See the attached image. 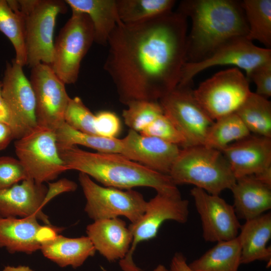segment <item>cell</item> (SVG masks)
<instances>
[{
  "label": "cell",
  "mask_w": 271,
  "mask_h": 271,
  "mask_svg": "<svg viewBox=\"0 0 271 271\" xmlns=\"http://www.w3.org/2000/svg\"><path fill=\"white\" fill-rule=\"evenodd\" d=\"M172 11L111 34L103 66L119 101H159L179 84L186 61L187 21Z\"/></svg>",
  "instance_id": "6da1fadb"
},
{
  "label": "cell",
  "mask_w": 271,
  "mask_h": 271,
  "mask_svg": "<svg viewBox=\"0 0 271 271\" xmlns=\"http://www.w3.org/2000/svg\"><path fill=\"white\" fill-rule=\"evenodd\" d=\"M177 12L191 20L186 62L201 61L228 41L248 33L240 1L186 0L180 3Z\"/></svg>",
  "instance_id": "7a4b0ae2"
},
{
  "label": "cell",
  "mask_w": 271,
  "mask_h": 271,
  "mask_svg": "<svg viewBox=\"0 0 271 271\" xmlns=\"http://www.w3.org/2000/svg\"><path fill=\"white\" fill-rule=\"evenodd\" d=\"M58 149L67 171L84 173L105 187L122 190L147 187L157 193H180L169 175L151 170L121 155L90 152L75 145Z\"/></svg>",
  "instance_id": "3957f363"
},
{
  "label": "cell",
  "mask_w": 271,
  "mask_h": 271,
  "mask_svg": "<svg viewBox=\"0 0 271 271\" xmlns=\"http://www.w3.org/2000/svg\"><path fill=\"white\" fill-rule=\"evenodd\" d=\"M169 175L176 185H193L215 195L230 189L236 182L223 154L205 146L181 149Z\"/></svg>",
  "instance_id": "277c9868"
},
{
  "label": "cell",
  "mask_w": 271,
  "mask_h": 271,
  "mask_svg": "<svg viewBox=\"0 0 271 271\" xmlns=\"http://www.w3.org/2000/svg\"><path fill=\"white\" fill-rule=\"evenodd\" d=\"M24 20L27 65L31 68L40 64L51 65L53 34L57 16L67 10L65 1H15Z\"/></svg>",
  "instance_id": "5b68a950"
},
{
  "label": "cell",
  "mask_w": 271,
  "mask_h": 271,
  "mask_svg": "<svg viewBox=\"0 0 271 271\" xmlns=\"http://www.w3.org/2000/svg\"><path fill=\"white\" fill-rule=\"evenodd\" d=\"M93 42L94 30L88 16L72 11L71 16L61 29L54 43L50 65L65 84L76 82L81 62Z\"/></svg>",
  "instance_id": "8992f818"
},
{
  "label": "cell",
  "mask_w": 271,
  "mask_h": 271,
  "mask_svg": "<svg viewBox=\"0 0 271 271\" xmlns=\"http://www.w3.org/2000/svg\"><path fill=\"white\" fill-rule=\"evenodd\" d=\"M188 200L179 194L157 193L147 202L145 211L135 223L128 226L132 234V242L125 256L119 260L123 271H141L133 262V254L138 245L156 237L161 225L166 221L185 223L188 219Z\"/></svg>",
  "instance_id": "52a82bcc"
},
{
  "label": "cell",
  "mask_w": 271,
  "mask_h": 271,
  "mask_svg": "<svg viewBox=\"0 0 271 271\" xmlns=\"http://www.w3.org/2000/svg\"><path fill=\"white\" fill-rule=\"evenodd\" d=\"M78 180L86 199L84 211L93 221L124 216L133 223L145 211L147 201L137 191L102 186L81 172Z\"/></svg>",
  "instance_id": "ba28073f"
},
{
  "label": "cell",
  "mask_w": 271,
  "mask_h": 271,
  "mask_svg": "<svg viewBox=\"0 0 271 271\" xmlns=\"http://www.w3.org/2000/svg\"><path fill=\"white\" fill-rule=\"evenodd\" d=\"M250 93L248 80L236 67L215 74L193 90L197 102L214 121L235 113Z\"/></svg>",
  "instance_id": "9c48e42d"
},
{
  "label": "cell",
  "mask_w": 271,
  "mask_h": 271,
  "mask_svg": "<svg viewBox=\"0 0 271 271\" xmlns=\"http://www.w3.org/2000/svg\"><path fill=\"white\" fill-rule=\"evenodd\" d=\"M14 146L18 159L29 178L37 183L55 179L67 171L59 154L54 130L37 126L16 140Z\"/></svg>",
  "instance_id": "30bf717a"
},
{
  "label": "cell",
  "mask_w": 271,
  "mask_h": 271,
  "mask_svg": "<svg viewBox=\"0 0 271 271\" xmlns=\"http://www.w3.org/2000/svg\"><path fill=\"white\" fill-rule=\"evenodd\" d=\"M159 102L185 138L186 147L204 146L214 120L196 100L191 85H178Z\"/></svg>",
  "instance_id": "8fae6325"
},
{
  "label": "cell",
  "mask_w": 271,
  "mask_h": 271,
  "mask_svg": "<svg viewBox=\"0 0 271 271\" xmlns=\"http://www.w3.org/2000/svg\"><path fill=\"white\" fill-rule=\"evenodd\" d=\"M30 81L35 97L38 126L55 131L64 122L70 99L65 84L50 65L40 63L32 68Z\"/></svg>",
  "instance_id": "7c38bea8"
},
{
  "label": "cell",
  "mask_w": 271,
  "mask_h": 271,
  "mask_svg": "<svg viewBox=\"0 0 271 271\" xmlns=\"http://www.w3.org/2000/svg\"><path fill=\"white\" fill-rule=\"evenodd\" d=\"M271 61V50L258 47L246 37L232 39L209 57L198 62H186L178 85H192L193 78L201 71L218 65H233L245 71L247 76L257 66Z\"/></svg>",
  "instance_id": "4fadbf2b"
},
{
  "label": "cell",
  "mask_w": 271,
  "mask_h": 271,
  "mask_svg": "<svg viewBox=\"0 0 271 271\" xmlns=\"http://www.w3.org/2000/svg\"><path fill=\"white\" fill-rule=\"evenodd\" d=\"M2 83L1 94L10 110L14 138L18 140L38 126L34 92L23 67L15 60L7 63Z\"/></svg>",
  "instance_id": "5bb4252c"
},
{
  "label": "cell",
  "mask_w": 271,
  "mask_h": 271,
  "mask_svg": "<svg viewBox=\"0 0 271 271\" xmlns=\"http://www.w3.org/2000/svg\"><path fill=\"white\" fill-rule=\"evenodd\" d=\"M201 221L205 241L218 242L236 238L241 225L233 206L219 195L194 187L190 191Z\"/></svg>",
  "instance_id": "9a60e30c"
},
{
  "label": "cell",
  "mask_w": 271,
  "mask_h": 271,
  "mask_svg": "<svg viewBox=\"0 0 271 271\" xmlns=\"http://www.w3.org/2000/svg\"><path fill=\"white\" fill-rule=\"evenodd\" d=\"M35 216L24 218L0 216V247L10 253H32L42 243L59 234L62 228L41 225Z\"/></svg>",
  "instance_id": "2e32d148"
},
{
  "label": "cell",
  "mask_w": 271,
  "mask_h": 271,
  "mask_svg": "<svg viewBox=\"0 0 271 271\" xmlns=\"http://www.w3.org/2000/svg\"><path fill=\"white\" fill-rule=\"evenodd\" d=\"M122 156L156 172L169 175L180 149L159 138L146 136L130 129L121 139Z\"/></svg>",
  "instance_id": "e0dca14e"
},
{
  "label": "cell",
  "mask_w": 271,
  "mask_h": 271,
  "mask_svg": "<svg viewBox=\"0 0 271 271\" xmlns=\"http://www.w3.org/2000/svg\"><path fill=\"white\" fill-rule=\"evenodd\" d=\"M48 188L29 178L20 184L0 190V216L24 218L36 216L45 225H51L42 210Z\"/></svg>",
  "instance_id": "ac0fdd59"
},
{
  "label": "cell",
  "mask_w": 271,
  "mask_h": 271,
  "mask_svg": "<svg viewBox=\"0 0 271 271\" xmlns=\"http://www.w3.org/2000/svg\"><path fill=\"white\" fill-rule=\"evenodd\" d=\"M221 152L236 179L258 174L271 167V138L250 134Z\"/></svg>",
  "instance_id": "d6986e66"
},
{
  "label": "cell",
  "mask_w": 271,
  "mask_h": 271,
  "mask_svg": "<svg viewBox=\"0 0 271 271\" xmlns=\"http://www.w3.org/2000/svg\"><path fill=\"white\" fill-rule=\"evenodd\" d=\"M86 231L96 251L109 262L123 259L131 244L130 230L119 218L94 221Z\"/></svg>",
  "instance_id": "ffe728a7"
},
{
  "label": "cell",
  "mask_w": 271,
  "mask_h": 271,
  "mask_svg": "<svg viewBox=\"0 0 271 271\" xmlns=\"http://www.w3.org/2000/svg\"><path fill=\"white\" fill-rule=\"evenodd\" d=\"M230 190L234 200L233 206L238 218L249 220L271 208V187L254 175L236 179Z\"/></svg>",
  "instance_id": "44dd1931"
},
{
  "label": "cell",
  "mask_w": 271,
  "mask_h": 271,
  "mask_svg": "<svg viewBox=\"0 0 271 271\" xmlns=\"http://www.w3.org/2000/svg\"><path fill=\"white\" fill-rule=\"evenodd\" d=\"M240 230L237 237L241 246V264L256 260L270 262L271 248L267 244L271 237V213L246 220Z\"/></svg>",
  "instance_id": "7402d4cb"
},
{
  "label": "cell",
  "mask_w": 271,
  "mask_h": 271,
  "mask_svg": "<svg viewBox=\"0 0 271 271\" xmlns=\"http://www.w3.org/2000/svg\"><path fill=\"white\" fill-rule=\"evenodd\" d=\"M40 250L45 257L61 267L82 265L96 250L89 238H69L58 234L42 243Z\"/></svg>",
  "instance_id": "603a6c76"
},
{
  "label": "cell",
  "mask_w": 271,
  "mask_h": 271,
  "mask_svg": "<svg viewBox=\"0 0 271 271\" xmlns=\"http://www.w3.org/2000/svg\"><path fill=\"white\" fill-rule=\"evenodd\" d=\"M72 11L86 14L94 30V42L107 45L109 38L120 23L116 0H65Z\"/></svg>",
  "instance_id": "cb8c5ba5"
},
{
  "label": "cell",
  "mask_w": 271,
  "mask_h": 271,
  "mask_svg": "<svg viewBox=\"0 0 271 271\" xmlns=\"http://www.w3.org/2000/svg\"><path fill=\"white\" fill-rule=\"evenodd\" d=\"M241 246L237 236L217 242L201 256L188 264L194 271H238L241 264Z\"/></svg>",
  "instance_id": "d4e9b609"
},
{
  "label": "cell",
  "mask_w": 271,
  "mask_h": 271,
  "mask_svg": "<svg viewBox=\"0 0 271 271\" xmlns=\"http://www.w3.org/2000/svg\"><path fill=\"white\" fill-rule=\"evenodd\" d=\"M0 32L12 43L16 63L22 67L26 65L24 20L15 1L0 0Z\"/></svg>",
  "instance_id": "484cf974"
},
{
  "label": "cell",
  "mask_w": 271,
  "mask_h": 271,
  "mask_svg": "<svg viewBox=\"0 0 271 271\" xmlns=\"http://www.w3.org/2000/svg\"><path fill=\"white\" fill-rule=\"evenodd\" d=\"M235 113L250 133L271 138V102L268 99L251 92Z\"/></svg>",
  "instance_id": "4316f807"
},
{
  "label": "cell",
  "mask_w": 271,
  "mask_h": 271,
  "mask_svg": "<svg viewBox=\"0 0 271 271\" xmlns=\"http://www.w3.org/2000/svg\"><path fill=\"white\" fill-rule=\"evenodd\" d=\"M58 148L81 145L100 153L123 155L124 146L121 139L105 138L77 130L64 122L55 131Z\"/></svg>",
  "instance_id": "83f0119b"
},
{
  "label": "cell",
  "mask_w": 271,
  "mask_h": 271,
  "mask_svg": "<svg viewBox=\"0 0 271 271\" xmlns=\"http://www.w3.org/2000/svg\"><path fill=\"white\" fill-rule=\"evenodd\" d=\"M248 26L246 38L256 40L269 49L271 47V1L244 0L241 2Z\"/></svg>",
  "instance_id": "f1b7e54d"
},
{
  "label": "cell",
  "mask_w": 271,
  "mask_h": 271,
  "mask_svg": "<svg viewBox=\"0 0 271 271\" xmlns=\"http://www.w3.org/2000/svg\"><path fill=\"white\" fill-rule=\"evenodd\" d=\"M121 22L134 24L147 21L172 11L174 0H116Z\"/></svg>",
  "instance_id": "f546056e"
},
{
  "label": "cell",
  "mask_w": 271,
  "mask_h": 271,
  "mask_svg": "<svg viewBox=\"0 0 271 271\" xmlns=\"http://www.w3.org/2000/svg\"><path fill=\"white\" fill-rule=\"evenodd\" d=\"M250 134V132L234 113L214 121L204 146L221 152L233 142L241 140Z\"/></svg>",
  "instance_id": "4dcf8cb0"
},
{
  "label": "cell",
  "mask_w": 271,
  "mask_h": 271,
  "mask_svg": "<svg viewBox=\"0 0 271 271\" xmlns=\"http://www.w3.org/2000/svg\"><path fill=\"white\" fill-rule=\"evenodd\" d=\"M122 111L125 124L130 129L140 132L164 113L159 101L136 100L129 102Z\"/></svg>",
  "instance_id": "1f68e13d"
},
{
  "label": "cell",
  "mask_w": 271,
  "mask_h": 271,
  "mask_svg": "<svg viewBox=\"0 0 271 271\" xmlns=\"http://www.w3.org/2000/svg\"><path fill=\"white\" fill-rule=\"evenodd\" d=\"M95 115L78 96L70 98L64 115L65 122L72 128L87 134L97 135Z\"/></svg>",
  "instance_id": "d6a6232c"
},
{
  "label": "cell",
  "mask_w": 271,
  "mask_h": 271,
  "mask_svg": "<svg viewBox=\"0 0 271 271\" xmlns=\"http://www.w3.org/2000/svg\"><path fill=\"white\" fill-rule=\"evenodd\" d=\"M140 133L159 138L178 147L181 146L183 148L186 147L185 138L164 112L148 125Z\"/></svg>",
  "instance_id": "836d02e7"
},
{
  "label": "cell",
  "mask_w": 271,
  "mask_h": 271,
  "mask_svg": "<svg viewBox=\"0 0 271 271\" xmlns=\"http://www.w3.org/2000/svg\"><path fill=\"white\" fill-rule=\"evenodd\" d=\"M30 178L21 162L10 156H0V190Z\"/></svg>",
  "instance_id": "e575fe53"
},
{
  "label": "cell",
  "mask_w": 271,
  "mask_h": 271,
  "mask_svg": "<svg viewBox=\"0 0 271 271\" xmlns=\"http://www.w3.org/2000/svg\"><path fill=\"white\" fill-rule=\"evenodd\" d=\"M95 129L97 136L115 138L121 131V122L114 112L100 111L95 114Z\"/></svg>",
  "instance_id": "d590c367"
},
{
  "label": "cell",
  "mask_w": 271,
  "mask_h": 271,
  "mask_svg": "<svg viewBox=\"0 0 271 271\" xmlns=\"http://www.w3.org/2000/svg\"><path fill=\"white\" fill-rule=\"evenodd\" d=\"M246 77L255 83V93L267 99L271 96V61L257 66Z\"/></svg>",
  "instance_id": "8d00e7d4"
},
{
  "label": "cell",
  "mask_w": 271,
  "mask_h": 271,
  "mask_svg": "<svg viewBox=\"0 0 271 271\" xmlns=\"http://www.w3.org/2000/svg\"><path fill=\"white\" fill-rule=\"evenodd\" d=\"M47 188V191L43 201V206L61 193L74 192L77 188V184L72 180L62 178L53 183H49Z\"/></svg>",
  "instance_id": "74e56055"
},
{
  "label": "cell",
  "mask_w": 271,
  "mask_h": 271,
  "mask_svg": "<svg viewBox=\"0 0 271 271\" xmlns=\"http://www.w3.org/2000/svg\"><path fill=\"white\" fill-rule=\"evenodd\" d=\"M169 271H194L187 262L186 257L182 252H176L170 263Z\"/></svg>",
  "instance_id": "f35d334b"
},
{
  "label": "cell",
  "mask_w": 271,
  "mask_h": 271,
  "mask_svg": "<svg viewBox=\"0 0 271 271\" xmlns=\"http://www.w3.org/2000/svg\"><path fill=\"white\" fill-rule=\"evenodd\" d=\"M14 139V135L11 127L0 122V151L7 148Z\"/></svg>",
  "instance_id": "ab89813d"
},
{
  "label": "cell",
  "mask_w": 271,
  "mask_h": 271,
  "mask_svg": "<svg viewBox=\"0 0 271 271\" xmlns=\"http://www.w3.org/2000/svg\"><path fill=\"white\" fill-rule=\"evenodd\" d=\"M0 122L9 125L13 130V122L12 115L1 93H0Z\"/></svg>",
  "instance_id": "60d3db41"
},
{
  "label": "cell",
  "mask_w": 271,
  "mask_h": 271,
  "mask_svg": "<svg viewBox=\"0 0 271 271\" xmlns=\"http://www.w3.org/2000/svg\"><path fill=\"white\" fill-rule=\"evenodd\" d=\"M254 176L262 183L271 187V167Z\"/></svg>",
  "instance_id": "b9f144b4"
},
{
  "label": "cell",
  "mask_w": 271,
  "mask_h": 271,
  "mask_svg": "<svg viewBox=\"0 0 271 271\" xmlns=\"http://www.w3.org/2000/svg\"><path fill=\"white\" fill-rule=\"evenodd\" d=\"M3 271H34L28 266L19 265L17 266L7 265Z\"/></svg>",
  "instance_id": "7bdbcfd3"
},
{
  "label": "cell",
  "mask_w": 271,
  "mask_h": 271,
  "mask_svg": "<svg viewBox=\"0 0 271 271\" xmlns=\"http://www.w3.org/2000/svg\"><path fill=\"white\" fill-rule=\"evenodd\" d=\"M101 269L102 271H108L102 266H101ZM153 271H169V269L165 265L160 264L156 266Z\"/></svg>",
  "instance_id": "ee69618b"
},
{
  "label": "cell",
  "mask_w": 271,
  "mask_h": 271,
  "mask_svg": "<svg viewBox=\"0 0 271 271\" xmlns=\"http://www.w3.org/2000/svg\"><path fill=\"white\" fill-rule=\"evenodd\" d=\"M2 82L0 81V93H1V90H2Z\"/></svg>",
  "instance_id": "f6af8a7d"
}]
</instances>
